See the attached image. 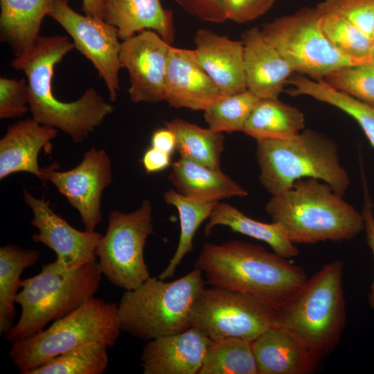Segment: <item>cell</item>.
<instances>
[{"label":"cell","mask_w":374,"mask_h":374,"mask_svg":"<svg viewBox=\"0 0 374 374\" xmlns=\"http://www.w3.org/2000/svg\"><path fill=\"white\" fill-rule=\"evenodd\" d=\"M206 282L239 292L278 310L305 284V269L260 244L206 242L196 260Z\"/></svg>","instance_id":"cell-1"},{"label":"cell","mask_w":374,"mask_h":374,"mask_svg":"<svg viewBox=\"0 0 374 374\" xmlns=\"http://www.w3.org/2000/svg\"><path fill=\"white\" fill-rule=\"evenodd\" d=\"M194 42L198 62L224 96L247 89L242 41L201 28L196 31Z\"/></svg>","instance_id":"cell-18"},{"label":"cell","mask_w":374,"mask_h":374,"mask_svg":"<svg viewBox=\"0 0 374 374\" xmlns=\"http://www.w3.org/2000/svg\"><path fill=\"white\" fill-rule=\"evenodd\" d=\"M217 225L227 226L233 232L263 241L274 252L286 258H292L299 254L298 248L278 224L251 219L226 203L218 202L216 204L205 226L204 234L208 235Z\"/></svg>","instance_id":"cell-26"},{"label":"cell","mask_w":374,"mask_h":374,"mask_svg":"<svg viewBox=\"0 0 374 374\" xmlns=\"http://www.w3.org/2000/svg\"><path fill=\"white\" fill-rule=\"evenodd\" d=\"M293 87L287 90L292 96L305 95L328 103L352 116L360 125L374 147V107L350 94L337 89L323 79L310 80L298 75L288 79Z\"/></svg>","instance_id":"cell-27"},{"label":"cell","mask_w":374,"mask_h":374,"mask_svg":"<svg viewBox=\"0 0 374 374\" xmlns=\"http://www.w3.org/2000/svg\"><path fill=\"white\" fill-rule=\"evenodd\" d=\"M23 195L33 214L30 223L38 230L32 240L55 253L54 262L60 269L73 271L97 262L96 248L101 234L75 229L52 210L44 197L35 198L26 188Z\"/></svg>","instance_id":"cell-14"},{"label":"cell","mask_w":374,"mask_h":374,"mask_svg":"<svg viewBox=\"0 0 374 374\" xmlns=\"http://www.w3.org/2000/svg\"><path fill=\"white\" fill-rule=\"evenodd\" d=\"M316 7L346 19L374 39V0H324Z\"/></svg>","instance_id":"cell-36"},{"label":"cell","mask_w":374,"mask_h":374,"mask_svg":"<svg viewBox=\"0 0 374 374\" xmlns=\"http://www.w3.org/2000/svg\"><path fill=\"white\" fill-rule=\"evenodd\" d=\"M188 14L202 21L222 23L227 20L224 0H175Z\"/></svg>","instance_id":"cell-39"},{"label":"cell","mask_w":374,"mask_h":374,"mask_svg":"<svg viewBox=\"0 0 374 374\" xmlns=\"http://www.w3.org/2000/svg\"><path fill=\"white\" fill-rule=\"evenodd\" d=\"M57 134L56 128L43 125L33 118L9 126L0 140V179L12 173L27 172L43 181L38 155L42 148L49 149Z\"/></svg>","instance_id":"cell-20"},{"label":"cell","mask_w":374,"mask_h":374,"mask_svg":"<svg viewBox=\"0 0 374 374\" xmlns=\"http://www.w3.org/2000/svg\"><path fill=\"white\" fill-rule=\"evenodd\" d=\"M190 324L212 341L237 338L251 342L277 327L274 309L239 292L215 286L205 287L196 299Z\"/></svg>","instance_id":"cell-11"},{"label":"cell","mask_w":374,"mask_h":374,"mask_svg":"<svg viewBox=\"0 0 374 374\" xmlns=\"http://www.w3.org/2000/svg\"><path fill=\"white\" fill-rule=\"evenodd\" d=\"M57 163L42 168L43 182L51 181L79 213L85 231H94L101 222L103 191L112 181L111 161L103 150L91 148L82 161L67 171H57Z\"/></svg>","instance_id":"cell-13"},{"label":"cell","mask_w":374,"mask_h":374,"mask_svg":"<svg viewBox=\"0 0 374 374\" xmlns=\"http://www.w3.org/2000/svg\"><path fill=\"white\" fill-rule=\"evenodd\" d=\"M108 347L91 342L67 350L26 374H102L108 366Z\"/></svg>","instance_id":"cell-32"},{"label":"cell","mask_w":374,"mask_h":374,"mask_svg":"<svg viewBox=\"0 0 374 374\" xmlns=\"http://www.w3.org/2000/svg\"><path fill=\"white\" fill-rule=\"evenodd\" d=\"M172 165L168 179L186 197L209 202L248 195L245 189L221 170H212L181 157Z\"/></svg>","instance_id":"cell-23"},{"label":"cell","mask_w":374,"mask_h":374,"mask_svg":"<svg viewBox=\"0 0 374 374\" xmlns=\"http://www.w3.org/2000/svg\"><path fill=\"white\" fill-rule=\"evenodd\" d=\"M293 244L351 240L364 230L362 213L328 184L314 178L296 181L265 206Z\"/></svg>","instance_id":"cell-3"},{"label":"cell","mask_w":374,"mask_h":374,"mask_svg":"<svg viewBox=\"0 0 374 374\" xmlns=\"http://www.w3.org/2000/svg\"><path fill=\"white\" fill-rule=\"evenodd\" d=\"M152 211L145 199L132 213L113 211L109 215L107 231L96 248L97 262L102 274L119 288L134 290L150 277L143 250L154 233Z\"/></svg>","instance_id":"cell-10"},{"label":"cell","mask_w":374,"mask_h":374,"mask_svg":"<svg viewBox=\"0 0 374 374\" xmlns=\"http://www.w3.org/2000/svg\"><path fill=\"white\" fill-rule=\"evenodd\" d=\"M362 178L364 190V204L362 214L364 221V231L367 244L371 249L374 259V211L373 204L368 192L366 181L362 169ZM368 303L374 310V278L368 294Z\"/></svg>","instance_id":"cell-40"},{"label":"cell","mask_w":374,"mask_h":374,"mask_svg":"<svg viewBox=\"0 0 374 374\" xmlns=\"http://www.w3.org/2000/svg\"><path fill=\"white\" fill-rule=\"evenodd\" d=\"M171 154L153 147L145 151L142 158V163L148 173L161 171L171 163Z\"/></svg>","instance_id":"cell-41"},{"label":"cell","mask_w":374,"mask_h":374,"mask_svg":"<svg viewBox=\"0 0 374 374\" xmlns=\"http://www.w3.org/2000/svg\"><path fill=\"white\" fill-rule=\"evenodd\" d=\"M73 48L66 37L40 36L35 45L15 57L11 65L27 77L32 118L43 125L59 129L79 143L103 123L114 107L92 87L70 103L60 101L53 95L55 66Z\"/></svg>","instance_id":"cell-2"},{"label":"cell","mask_w":374,"mask_h":374,"mask_svg":"<svg viewBox=\"0 0 374 374\" xmlns=\"http://www.w3.org/2000/svg\"><path fill=\"white\" fill-rule=\"evenodd\" d=\"M304 114L278 98H260L242 132L258 141L292 139L305 128Z\"/></svg>","instance_id":"cell-25"},{"label":"cell","mask_w":374,"mask_h":374,"mask_svg":"<svg viewBox=\"0 0 374 374\" xmlns=\"http://www.w3.org/2000/svg\"><path fill=\"white\" fill-rule=\"evenodd\" d=\"M121 331L118 305L93 297L45 330L12 344L9 356L21 374L91 342L113 346Z\"/></svg>","instance_id":"cell-8"},{"label":"cell","mask_w":374,"mask_h":374,"mask_svg":"<svg viewBox=\"0 0 374 374\" xmlns=\"http://www.w3.org/2000/svg\"><path fill=\"white\" fill-rule=\"evenodd\" d=\"M176 136V150L181 158L212 170L220 168L224 136L209 128H202L181 118L165 122Z\"/></svg>","instance_id":"cell-28"},{"label":"cell","mask_w":374,"mask_h":374,"mask_svg":"<svg viewBox=\"0 0 374 374\" xmlns=\"http://www.w3.org/2000/svg\"><path fill=\"white\" fill-rule=\"evenodd\" d=\"M103 19L116 28L121 41L152 30L171 44L175 30L171 10L161 0H105Z\"/></svg>","instance_id":"cell-22"},{"label":"cell","mask_w":374,"mask_h":374,"mask_svg":"<svg viewBox=\"0 0 374 374\" xmlns=\"http://www.w3.org/2000/svg\"><path fill=\"white\" fill-rule=\"evenodd\" d=\"M276 0H224L227 19L242 24L264 15Z\"/></svg>","instance_id":"cell-38"},{"label":"cell","mask_w":374,"mask_h":374,"mask_svg":"<svg viewBox=\"0 0 374 374\" xmlns=\"http://www.w3.org/2000/svg\"><path fill=\"white\" fill-rule=\"evenodd\" d=\"M170 44L157 33L145 30L121 42L119 61L129 73L128 93L134 103L165 100V81Z\"/></svg>","instance_id":"cell-15"},{"label":"cell","mask_w":374,"mask_h":374,"mask_svg":"<svg viewBox=\"0 0 374 374\" xmlns=\"http://www.w3.org/2000/svg\"><path fill=\"white\" fill-rule=\"evenodd\" d=\"M166 204L175 206L180 221V235L178 245L166 269L159 275L163 280L174 276L176 269L184 256L193 251V240L201 224L208 218L218 202H199L186 197L177 191L169 190L163 193Z\"/></svg>","instance_id":"cell-30"},{"label":"cell","mask_w":374,"mask_h":374,"mask_svg":"<svg viewBox=\"0 0 374 374\" xmlns=\"http://www.w3.org/2000/svg\"><path fill=\"white\" fill-rule=\"evenodd\" d=\"M102 275L97 262L73 271H62L54 262L43 265L38 274L21 280L15 298L21 315L4 338L12 344L69 314L94 297Z\"/></svg>","instance_id":"cell-7"},{"label":"cell","mask_w":374,"mask_h":374,"mask_svg":"<svg viewBox=\"0 0 374 374\" xmlns=\"http://www.w3.org/2000/svg\"><path fill=\"white\" fill-rule=\"evenodd\" d=\"M105 0H82V10L87 15L103 19Z\"/></svg>","instance_id":"cell-43"},{"label":"cell","mask_w":374,"mask_h":374,"mask_svg":"<svg viewBox=\"0 0 374 374\" xmlns=\"http://www.w3.org/2000/svg\"><path fill=\"white\" fill-rule=\"evenodd\" d=\"M241 41L247 89L260 98H278L292 69L257 27L245 30Z\"/></svg>","instance_id":"cell-19"},{"label":"cell","mask_w":374,"mask_h":374,"mask_svg":"<svg viewBox=\"0 0 374 374\" xmlns=\"http://www.w3.org/2000/svg\"><path fill=\"white\" fill-rule=\"evenodd\" d=\"M322 30L332 46L356 65L371 62L373 39L346 19L323 13Z\"/></svg>","instance_id":"cell-34"},{"label":"cell","mask_w":374,"mask_h":374,"mask_svg":"<svg viewBox=\"0 0 374 374\" xmlns=\"http://www.w3.org/2000/svg\"><path fill=\"white\" fill-rule=\"evenodd\" d=\"M224 95L197 60L194 50L170 46L165 100L175 108L205 110Z\"/></svg>","instance_id":"cell-16"},{"label":"cell","mask_w":374,"mask_h":374,"mask_svg":"<svg viewBox=\"0 0 374 374\" xmlns=\"http://www.w3.org/2000/svg\"><path fill=\"white\" fill-rule=\"evenodd\" d=\"M371 62H374V39L373 41V46L371 50Z\"/></svg>","instance_id":"cell-44"},{"label":"cell","mask_w":374,"mask_h":374,"mask_svg":"<svg viewBox=\"0 0 374 374\" xmlns=\"http://www.w3.org/2000/svg\"><path fill=\"white\" fill-rule=\"evenodd\" d=\"M203 276L195 267L173 281L150 277L138 287L125 290L118 305L121 331L150 341L190 328L193 306L205 288Z\"/></svg>","instance_id":"cell-6"},{"label":"cell","mask_w":374,"mask_h":374,"mask_svg":"<svg viewBox=\"0 0 374 374\" xmlns=\"http://www.w3.org/2000/svg\"><path fill=\"white\" fill-rule=\"evenodd\" d=\"M211 341L195 327L148 341L140 357L143 373L198 374Z\"/></svg>","instance_id":"cell-17"},{"label":"cell","mask_w":374,"mask_h":374,"mask_svg":"<svg viewBox=\"0 0 374 374\" xmlns=\"http://www.w3.org/2000/svg\"><path fill=\"white\" fill-rule=\"evenodd\" d=\"M325 80L335 88L374 107V62L344 68Z\"/></svg>","instance_id":"cell-35"},{"label":"cell","mask_w":374,"mask_h":374,"mask_svg":"<svg viewBox=\"0 0 374 374\" xmlns=\"http://www.w3.org/2000/svg\"><path fill=\"white\" fill-rule=\"evenodd\" d=\"M29 109L28 82L24 78H0V118L21 117Z\"/></svg>","instance_id":"cell-37"},{"label":"cell","mask_w":374,"mask_h":374,"mask_svg":"<svg viewBox=\"0 0 374 374\" xmlns=\"http://www.w3.org/2000/svg\"><path fill=\"white\" fill-rule=\"evenodd\" d=\"M323 15L316 6L303 7L292 15L264 24L261 29L263 36L293 71L314 80L356 65L340 53L325 35L321 27Z\"/></svg>","instance_id":"cell-9"},{"label":"cell","mask_w":374,"mask_h":374,"mask_svg":"<svg viewBox=\"0 0 374 374\" xmlns=\"http://www.w3.org/2000/svg\"><path fill=\"white\" fill-rule=\"evenodd\" d=\"M256 142L259 180L271 195L305 178L323 181L343 196L348 189L350 180L340 163L337 144L325 134L307 129L292 139Z\"/></svg>","instance_id":"cell-5"},{"label":"cell","mask_w":374,"mask_h":374,"mask_svg":"<svg viewBox=\"0 0 374 374\" xmlns=\"http://www.w3.org/2000/svg\"><path fill=\"white\" fill-rule=\"evenodd\" d=\"M343 276L341 260L326 263L275 310L276 326L292 334L320 361L336 348L345 328Z\"/></svg>","instance_id":"cell-4"},{"label":"cell","mask_w":374,"mask_h":374,"mask_svg":"<svg viewBox=\"0 0 374 374\" xmlns=\"http://www.w3.org/2000/svg\"><path fill=\"white\" fill-rule=\"evenodd\" d=\"M198 374H258L251 342L237 338L211 340Z\"/></svg>","instance_id":"cell-31"},{"label":"cell","mask_w":374,"mask_h":374,"mask_svg":"<svg viewBox=\"0 0 374 374\" xmlns=\"http://www.w3.org/2000/svg\"><path fill=\"white\" fill-rule=\"evenodd\" d=\"M48 16L68 33L75 48L93 64L106 84L109 99L115 101L120 89L121 69V42L116 28L101 18L75 12L68 0H54Z\"/></svg>","instance_id":"cell-12"},{"label":"cell","mask_w":374,"mask_h":374,"mask_svg":"<svg viewBox=\"0 0 374 374\" xmlns=\"http://www.w3.org/2000/svg\"><path fill=\"white\" fill-rule=\"evenodd\" d=\"M258 374H311L320 363L297 338L275 327L251 342Z\"/></svg>","instance_id":"cell-21"},{"label":"cell","mask_w":374,"mask_h":374,"mask_svg":"<svg viewBox=\"0 0 374 374\" xmlns=\"http://www.w3.org/2000/svg\"><path fill=\"white\" fill-rule=\"evenodd\" d=\"M40 253L17 244L0 248V333L4 334L13 326L17 291L21 287V275L37 262Z\"/></svg>","instance_id":"cell-29"},{"label":"cell","mask_w":374,"mask_h":374,"mask_svg":"<svg viewBox=\"0 0 374 374\" xmlns=\"http://www.w3.org/2000/svg\"><path fill=\"white\" fill-rule=\"evenodd\" d=\"M152 147L162 152L172 154L176 149V136L168 127L154 131L151 138Z\"/></svg>","instance_id":"cell-42"},{"label":"cell","mask_w":374,"mask_h":374,"mask_svg":"<svg viewBox=\"0 0 374 374\" xmlns=\"http://www.w3.org/2000/svg\"><path fill=\"white\" fill-rule=\"evenodd\" d=\"M54 0H0V39L15 57L37 42L40 27Z\"/></svg>","instance_id":"cell-24"},{"label":"cell","mask_w":374,"mask_h":374,"mask_svg":"<svg viewBox=\"0 0 374 374\" xmlns=\"http://www.w3.org/2000/svg\"><path fill=\"white\" fill-rule=\"evenodd\" d=\"M260 98L247 89L224 96L204 110L208 128L216 132H242L244 124Z\"/></svg>","instance_id":"cell-33"}]
</instances>
